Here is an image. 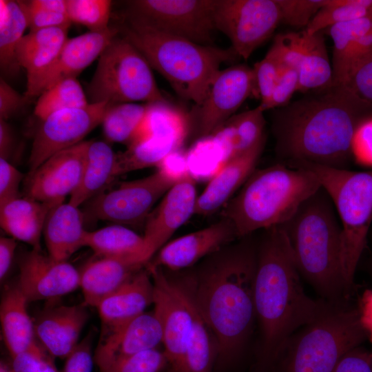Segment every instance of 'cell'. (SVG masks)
I'll use <instances>...</instances> for the list:
<instances>
[{
    "label": "cell",
    "instance_id": "6da1fadb",
    "mask_svg": "<svg viewBox=\"0 0 372 372\" xmlns=\"http://www.w3.org/2000/svg\"><path fill=\"white\" fill-rule=\"evenodd\" d=\"M253 235L225 246L189 269L174 271L217 339L218 370L240 358L256 321L258 240Z\"/></svg>",
    "mask_w": 372,
    "mask_h": 372
},
{
    "label": "cell",
    "instance_id": "7a4b0ae2",
    "mask_svg": "<svg viewBox=\"0 0 372 372\" xmlns=\"http://www.w3.org/2000/svg\"><path fill=\"white\" fill-rule=\"evenodd\" d=\"M273 114L271 131L279 163L349 169L360 127L372 118V103L349 86L331 83Z\"/></svg>",
    "mask_w": 372,
    "mask_h": 372
},
{
    "label": "cell",
    "instance_id": "3957f363",
    "mask_svg": "<svg viewBox=\"0 0 372 372\" xmlns=\"http://www.w3.org/2000/svg\"><path fill=\"white\" fill-rule=\"evenodd\" d=\"M254 300L260 339L251 372H271L289 338L312 322L327 302L306 293L280 225L262 230L258 240Z\"/></svg>",
    "mask_w": 372,
    "mask_h": 372
},
{
    "label": "cell",
    "instance_id": "277c9868",
    "mask_svg": "<svg viewBox=\"0 0 372 372\" xmlns=\"http://www.w3.org/2000/svg\"><path fill=\"white\" fill-rule=\"evenodd\" d=\"M280 226L300 275L320 298L350 300L341 268L342 226L327 192L320 186Z\"/></svg>",
    "mask_w": 372,
    "mask_h": 372
},
{
    "label": "cell",
    "instance_id": "5b68a950",
    "mask_svg": "<svg viewBox=\"0 0 372 372\" xmlns=\"http://www.w3.org/2000/svg\"><path fill=\"white\" fill-rule=\"evenodd\" d=\"M118 34L130 41L173 90L197 107L204 101L220 65L239 57L231 47L198 44L160 31L126 12Z\"/></svg>",
    "mask_w": 372,
    "mask_h": 372
},
{
    "label": "cell",
    "instance_id": "8992f818",
    "mask_svg": "<svg viewBox=\"0 0 372 372\" xmlns=\"http://www.w3.org/2000/svg\"><path fill=\"white\" fill-rule=\"evenodd\" d=\"M320 187L315 176L281 163L255 169L240 191L222 208L238 239L280 225Z\"/></svg>",
    "mask_w": 372,
    "mask_h": 372
},
{
    "label": "cell",
    "instance_id": "52a82bcc",
    "mask_svg": "<svg viewBox=\"0 0 372 372\" xmlns=\"http://www.w3.org/2000/svg\"><path fill=\"white\" fill-rule=\"evenodd\" d=\"M366 340L358 306L351 300L327 301L312 322L289 338L271 372H331L346 353Z\"/></svg>",
    "mask_w": 372,
    "mask_h": 372
},
{
    "label": "cell",
    "instance_id": "ba28073f",
    "mask_svg": "<svg viewBox=\"0 0 372 372\" xmlns=\"http://www.w3.org/2000/svg\"><path fill=\"white\" fill-rule=\"evenodd\" d=\"M291 167L310 171L334 205L342 230V277L347 293L351 297L355 271L372 226V171L357 172L306 163Z\"/></svg>",
    "mask_w": 372,
    "mask_h": 372
},
{
    "label": "cell",
    "instance_id": "9c48e42d",
    "mask_svg": "<svg viewBox=\"0 0 372 372\" xmlns=\"http://www.w3.org/2000/svg\"><path fill=\"white\" fill-rule=\"evenodd\" d=\"M99 58L87 85L90 103L113 105L167 101L157 86L148 61L118 33Z\"/></svg>",
    "mask_w": 372,
    "mask_h": 372
},
{
    "label": "cell",
    "instance_id": "30bf717a",
    "mask_svg": "<svg viewBox=\"0 0 372 372\" xmlns=\"http://www.w3.org/2000/svg\"><path fill=\"white\" fill-rule=\"evenodd\" d=\"M214 21L238 56L247 60L281 23V12L277 0H216Z\"/></svg>",
    "mask_w": 372,
    "mask_h": 372
},
{
    "label": "cell",
    "instance_id": "8fae6325",
    "mask_svg": "<svg viewBox=\"0 0 372 372\" xmlns=\"http://www.w3.org/2000/svg\"><path fill=\"white\" fill-rule=\"evenodd\" d=\"M154 285V313L163 334L164 352L170 366L181 372L194 315L192 302L174 271L146 265Z\"/></svg>",
    "mask_w": 372,
    "mask_h": 372
},
{
    "label": "cell",
    "instance_id": "7c38bea8",
    "mask_svg": "<svg viewBox=\"0 0 372 372\" xmlns=\"http://www.w3.org/2000/svg\"><path fill=\"white\" fill-rule=\"evenodd\" d=\"M216 0H133L127 12L163 32L211 45Z\"/></svg>",
    "mask_w": 372,
    "mask_h": 372
},
{
    "label": "cell",
    "instance_id": "4fadbf2b",
    "mask_svg": "<svg viewBox=\"0 0 372 372\" xmlns=\"http://www.w3.org/2000/svg\"><path fill=\"white\" fill-rule=\"evenodd\" d=\"M178 179L158 169L148 176L123 182L117 188L96 196L88 214L94 219L116 225H138L148 218L155 203Z\"/></svg>",
    "mask_w": 372,
    "mask_h": 372
},
{
    "label": "cell",
    "instance_id": "5bb4252c",
    "mask_svg": "<svg viewBox=\"0 0 372 372\" xmlns=\"http://www.w3.org/2000/svg\"><path fill=\"white\" fill-rule=\"evenodd\" d=\"M110 103H89L56 112L38 128L28 160L30 173L54 154L76 145L101 124Z\"/></svg>",
    "mask_w": 372,
    "mask_h": 372
},
{
    "label": "cell",
    "instance_id": "9a60e30c",
    "mask_svg": "<svg viewBox=\"0 0 372 372\" xmlns=\"http://www.w3.org/2000/svg\"><path fill=\"white\" fill-rule=\"evenodd\" d=\"M256 97L253 69L244 64L220 70L198 106L194 132L201 138L210 136L234 115L249 96Z\"/></svg>",
    "mask_w": 372,
    "mask_h": 372
},
{
    "label": "cell",
    "instance_id": "2e32d148",
    "mask_svg": "<svg viewBox=\"0 0 372 372\" xmlns=\"http://www.w3.org/2000/svg\"><path fill=\"white\" fill-rule=\"evenodd\" d=\"M324 32L312 34L304 29L276 35L271 49L280 63L295 69L299 76L298 92L327 87L332 83L333 71Z\"/></svg>",
    "mask_w": 372,
    "mask_h": 372
},
{
    "label": "cell",
    "instance_id": "e0dca14e",
    "mask_svg": "<svg viewBox=\"0 0 372 372\" xmlns=\"http://www.w3.org/2000/svg\"><path fill=\"white\" fill-rule=\"evenodd\" d=\"M90 142L54 154L30 173L25 196L40 202L63 203L81 182Z\"/></svg>",
    "mask_w": 372,
    "mask_h": 372
},
{
    "label": "cell",
    "instance_id": "ac0fdd59",
    "mask_svg": "<svg viewBox=\"0 0 372 372\" xmlns=\"http://www.w3.org/2000/svg\"><path fill=\"white\" fill-rule=\"evenodd\" d=\"M17 285L28 302L52 299L79 287V271L68 261H56L32 249L19 261Z\"/></svg>",
    "mask_w": 372,
    "mask_h": 372
},
{
    "label": "cell",
    "instance_id": "d6986e66",
    "mask_svg": "<svg viewBox=\"0 0 372 372\" xmlns=\"http://www.w3.org/2000/svg\"><path fill=\"white\" fill-rule=\"evenodd\" d=\"M238 240L231 221L221 217L208 227L167 242L148 264L172 271L185 270Z\"/></svg>",
    "mask_w": 372,
    "mask_h": 372
},
{
    "label": "cell",
    "instance_id": "ffe728a7",
    "mask_svg": "<svg viewBox=\"0 0 372 372\" xmlns=\"http://www.w3.org/2000/svg\"><path fill=\"white\" fill-rule=\"evenodd\" d=\"M195 178L189 172L178 179L146 220L143 238L153 256L195 214L198 199Z\"/></svg>",
    "mask_w": 372,
    "mask_h": 372
},
{
    "label": "cell",
    "instance_id": "44dd1931",
    "mask_svg": "<svg viewBox=\"0 0 372 372\" xmlns=\"http://www.w3.org/2000/svg\"><path fill=\"white\" fill-rule=\"evenodd\" d=\"M161 323L154 311L144 312L114 331L99 337L94 362L99 369L163 344Z\"/></svg>",
    "mask_w": 372,
    "mask_h": 372
},
{
    "label": "cell",
    "instance_id": "7402d4cb",
    "mask_svg": "<svg viewBox=\"0 0 372 372\" xmlns=\"http://www.w3.org/2000/svg\"><path fill=\"white\" fill-rule=\"evenodd\" d=\"M118 33L116 27L110 26L103 31H89L68 39L53 65L37 85L32 99L63 79L76 78L101 56Z\"/></svg>",
    "mask_w": 372,
    "mask_h": 372
},
{
    "label": "cell",
    "instance_id": "603a6c76",
    "mask_svg": "<svg viewBox=\"0 0 372 372\" xmlns=\"http://www.w3.org/2000/svg\"><path fill=\"white\" fill-rule=\"evenodd\" d=\"M88 318L84 303L47 307L34 322L36 337L52 357L66 358L78 344Z\"/></svg>",
    "mask_w": 372,
    "mask_h": 372
},
{
    "label": "cell",
    "instance_id": "cb8c5ba5",
    "mask_svg": "<svg viewBox=\"0 0 372 372\" xmlns=\"http://www.w3.org/2000/svg\"><path fill=\"white\" fill-rule=\"evenodd\" d=\"M154 285L146 266L96 307L101 321L100 336L120 328L153 304Z\"/></svg>",
    "mask_w": 372,
    "mask_h": 372
},
{
    "label": "cell",
    "instance_id": "d4e9b609",
    "mask_svg": "<svg viewBox=\"0 0 372 372\" xmlns=\"http://www.w3.org/2000/svg\"><path fill=\"white\" fill-rule=\"evenodd\" d=\"M265 141L266 136L252 148L220 167L198 196L195 214L207 216L223 207L256 169Z\"/></svg>",
    "mask_w": 372,
    "mask_h": 372
},
{
    "label": "cell",
    "instance_id": "484cf974",
    "mask_svg": "<svg viewBox=\"0 0 372 372\" xmlns=\"http://www.w3.org/2000/svg\"><path fill=\"white\" fill-rule=\"evenodd\" d=\"M69 28H54L30 31L19 42L16 59L27 73L25 101L32 99L40 80L48 72L67 41Z\"/></svg>",
    "mask_w": 372,
    "mask_h": 372
},
{
    "label": "cell",
    "instance_id": "4316f807",
    "mask_svg": "<svg viewBox=\"0 0 372 372\" xmlns=\"http://www.w3.org/2000/svg\"><path fill=\"white\" fill-rule=\"evenodd\" d=\"M147 264L135 260L105 257L88 261L79 270L84 304L96 307Z\"/></svg>",
    "mask_w": 372,
    "mask_h": 372
},
{
    "label": "cell",
    "instance_id": "83f0119b",
    "mask_svg": "<svg viewBox=\"0 0 372 372\" xmlns=\"http://www.w3.org/2000/svg\"><path fill=\"white\" fill-rule=\"evenodd\" d=\"M84 215L79 207L60 203L50 209L45 221L43 234L48 255L56 261H67L77 250L85 247L87 231Z\"/></svg>",
    "mask_w": 372,
    "mask_h": 372
},
{
    "label": "cell",
    "instance_id": "f1b7e54d",
    "mask_svg": "<svg viewBox=\"0 0 372 372\" xmlns=\"http://www.w3.org/2000/svg\"><path fill=\"white\" fill-rule=\"evenodd\" d=\"M59 204L26 196L18 198L0 207L1 227L15 240L41 251V238L45 219L50 209Z\"/></svg>",
    "mask_w": 372,
    "mask_h": 372
},
{
    "label": "cell",
    "instance_id": "f546056e",
    "mask_svg": "<svg viewBox=\"0 0 372 372\" xmlns=\"http://www.w3.org/2000/svg\"><path fill=\"white\" fill-rule=\"evenodd\" d=\"M27 303L17 285L8 287L1 298V333L11 358L39 345L36 341L34 322L27 311Z\"/></svg>",
    "mask_w": 372,
    "mask_h": 372
},
{
    "label": "cell",
    "instance_id": "4dcf8cb0",
    "mask_svg": "<svg viewBox=\"0 0 372 372\" xmlns=\"http://www.w3.org/2000/svg\"><path fill=\"white\" fill-rule=\"evenodd\" d=\"M117 154L105 141H90L81 182L70 195L76 207L95 197L116 176Z\"/></svg>",
    "mask_w": 372,
    "mask_h": 372
},
{
    "label": "cell",
    "instance_id": "1f68e13d",
    "mask_svg": "<svg viewBox=\"0 0 372 372\" xmlns=\"http://www.w3.org/2000/svg\"><path fill=\"white\" fill-rule=\"evenodd\" d=\"M85 247L92 249L96 257L135 260L147 263L152 258L143 236L121 225L87 231Z\"/></svg>",
    "mask_w": 372,
    "mask_h": 372
},
{
    "label": "cell",
    "instance_id": "d6a6232c",
    "mask_svg": "<svg viewBox=\"0 0 372 372\" xmlns=\"http://www.w3.org/2000/svg\"><path fill=\"white\" fill-rule=\"evenodd\" d=\"M27 28V17L21 1L0 0V65L8 74H14L20 68L16 50Z\"/></svg>",
    "mask_w": 372,
    "mask_h": 372
},
{
    "label": "cell",
    "instance_id": "836d02e7",
    "mask_svg": "<svg viewBox=\"0 0 372 372\" xmlns=\"http://www.w3.org/2000/svg\"><path fill=\"white\" fill-rule=\"evenodd\" d=\"M190 301L194 321L183 357L181 372H212L218 357V341L210 327Z\"/></svg>",
    "mask_w": 372,
    "mask_h": 372
},
{
    "label": "cell",
    "instance_id": "e575fe53",
    "mask_svg": "<svg viewBox=\"0 0 372 372\" xmlns=\"http://www.w3.org/2000/svg\"><path fill=\"white\" fill-rule=\"evenodd\" d=\"M147 108V103L110 104L101 125L107 141L128 147L134 139Z\"/></svg>",
    "mask_w": 372,
    "mask_h": 372
},
{
    "label": "cell",
    "instance_id": "d590c367",
    "mask_svg": "<svg viewBox=\"0 0 372 372\" xmlns=\"http://www.w3.org/2000/svg\"><path fill=\"white\" fill-rule=\"evenodd\" d=\"M372 17V0H328L304 29L312 34L338 23Z\"/></svg>",
    "mask_w": 372,
    "mask_h": 372
},
{
    "label": "cell",
    "instance_id": "8d00e7d4",
    "mask_svg": "<svg viewBox=\"0 0 372 372\" xmlns=\"http://www.w3.org/2000/svg\"><path fill=\"white\" fill-rule=\"evenodd\" d=\"M89 103L77 79L68 78L57 82L37 98L34 113L43 121L56 112Z\"/></svg>",
    "mask_w": 372,
    "mask_h": 372
},
{
    "label": "cell",
    "instance_id": "74e56055",
    "mask_svg": "<svg viewBox=\"0 0 372 372\" xmlns=\"http://www.w3.org/2000/svg\"><path fill=\"white\" fill-rule=\"evenodd\" d=\"M358 20L333 25L323 30L333 40L332 83L348 85L351 74L352 42Z\"/></svg>",
    "mask_w": 372,
    "mask_h": 372
},
{
    "label": "cell",
    "instance_id": "f35d334b",
    "mask_svg": "<svg viewBox=\"0 0 372 372\" xmlns=\"http://www.w3.org/2000/svg\"><path fill=\"white\" fill-rule=\"evenodd\" d=\"M263 113L257 106L252 110L234 114L227 121L234 132L235 149L232 158L246 152L265 136Z\"/></svg>",
    "mask_w": 372,
    "mask_h": 372
},
{
    "label": "cell",
    "instance_id": "ab89813d",
    "mask_svg": "<svg viewBox=\"0 0 372 372\" xmlns=\"http://www.w3.org/2000/svg\"><path fill=\"white\" fill-rule=\"evenodd\" d=\"M111 6L110 0H66L67 15L70 21L83 25L91 32L110 28Z\"/></svg>",
    "mask_w": 372,
    "mask_h": 372
},
{
    "label": "cell",
    "instance_id": "60d3db41",
    "mask_svg": "<svg viewBox=\"0 0 372 372\" xmlns=\"http://www.w3.org/2000/svg\"><path fill=\"white\" fill-rule=\"evenodd\" d=\"M169 366L164 351L157 348L116 361L99 372H164Z\"/></svg>",
    "mask_w": 372,
    "mask_h": 372
},
{
    "label": "cell",
    "instance_id": "b9f144b4",
    "mask_svg": "<svg viewBox=\"0 0 372 372\" xmlns=\"http://www.w3.org/2000/svg\"><path fill=\"white\" fill-rule=\"evenodd\" d=\"M256 97L260 99V105L265 103L270 98L279 78L281 65L270 48L265 57L252 68Z\"/></svg>",
    "mask_w": 372,
    "mask_h": 372
},
{
    "label": "cell",
    "instance_id": "7bdbcfd3",
    "mask_svg": "<svg viewBox=\"0 0 372 372\" xmlns=\"http://www.w3.org/2000/svg\"><path fill=\"white\" fill-rule=\"evenodd\" d=\"M281 23L295 28L308 25L312 18L328 0H277Z\"/></svg>",
    "mask_w": 372,
    "mask_h": 372
},
{
    "label": "cell",
    "instance_id": "ee69618b",
    "mask_svg": "<svg viewBox=\"0 0 372 372\" xmlns=\"http://www.w3.org/2000/svg\"><path fill=\"white\" fill-rule=\"evenodd\" d=\"M13 372H62L57 369L52 356L41 346L11 358Z\"/></svg>",
    "mask_w": 372,
    "mask_h": 372
},
{
    "label": "cell",
    "instance_id": "f6af8a7d",
    "mask_svg": "<svg viewBox=\"0 0 372 372\" xmlns=\"http://www.w3.org/2000/svg\"><path fill=\"white\" fill-rule=\"evenodd\" d=\"M299 76L291 68L281 65L279 78L269 99L264 104L258 105L263 111L281 107L289 103L293 94L298 92Z\"/></svg>",
    "mask_w": 372,
    "mask_h": 372
},
{
    "label": "cell",
    "instance_id": "bcb514c9",
    "mask_svg": "<svg viewBox=\"0 0 372 372\" xmlns=\"http://www.w3.org/2000/svg\"><path fill=\"white\" fill-rule=\"evenodd\" d=\"M21 1L30 31L54 28H70L72 22L66 14L35 7L29 1Z\"/></svg>",
    "mask_w": 372,
    "mask_h": 372
},
{
    "label": "cell",
    "instance_id": "7dc6e473",
    "mask_svg": "<svg viewBox=\"0 0 372 372\" xmlns=\"http://www.w3.org/2000/svg\"><path fill=\"white\" fill-rule=\"evenodd\" d=\"M92 340L93 334L90 332L65 358L62 372H92L94 361Z\"/></svg>",
    "mask_w": 372,
    "mask_h": 372
},
{
    "label": "cell",
    "instance_id": "c3c4849f",
    "mask_svg": "<svg viewBox=\"0 0 372 372\" xmlns=\"http://www.w3.org/2000/svg\"><path fill=\"white\" fill-rule=\"evenodd\" d=\"M23 174L10 162L0 158V207L19 197Z\"/></svg>",
    "mask_w": 372,
    "mask_h": 372
},
{
    "label": "cell",
    "instance_id": "681fc988",
    "mask_svg": "<svg viewBox=\"0 0 372 372\" xmlns=\"http://www.w3.org/2000/svg\"><path fill=\"white\" fill-rule=\"evenodd\" d=\"M347 85L372 103V51L353 69Z\"/></svg>",
    "mask_w": 372,
    "mask_h": 372
},
{
    "label": "cell",
    "instance_id": "f907efd6",
    "mask_svg": "<svg viewBox=\"0 0 372 372\" xmlns=\"http://www.w3.org/2000/svg\"><path fill=\"white\" fill-rule=\"evenodd\" d=\"M331 372H372V348L362 345L346 353Z\"/></svg>",
    "mask_w": 372,
    "mask_h": 372
},
{
    "label": "cell",
    "instance_id": "816d5d0a",
    "mask_svg": "<svg viewBox=\"0 0 372 372\" xmlns=\"http://www.w3.org/2000/svg\"><path fill=\"white\" fill-rule=\"evenodd\" d=\"M21 96L3 79H0V119L8 120L17 113L25 102Z\"/></svg>",
    "mask_w": 372,
    "mask_h": 372
},
{
    "label": "cell",
    "instance_id": "f5cc1de1",
    "mask_svg": "<svg viewBox=\"0 0 372 372\" xmlns=\"http://www.w3.org/2000/svg\"><path fill=\"white\" fill-rule=\"evenodd\" d=\"M361 324L372 344V289L366 290L358 304Z\"/></svg>",
    "mask_w": 372,
    "mask_h": 372
},
{
    "label": "cell",
    "instance_id": "db71d44e",
    "mask_svg": "<svg viewBox=\"0 0 372 372\" xmlns=\"http://www.w3.org/2000/svg\"><path fill=\"white\" fill-rule=\"evenodd\" d=\"M17 248L16 240L12 237L0 238V279L2 280L8 272Z\"/></svg>",
    "mask_w": 372,
    "mask_h": 372
},
{
    "label": "cell",
    "instance_id": "11a10c76",
    "mask_svg": "<svg viewBox=\"0 0 372 372\" xmlns=\"http://www.w3.org/2000/svg\"><path fill=\"white\" fill-rule=\"evenodd\" d=\"M15 138L7 121L0 119V158L9 162L13 155Z\"/></svg>",
    "mask_w": 372,
    "mask_h": 372
},
{
    "label": "cell",
    "instance_id": "9f6ffc18",
    "mask_svg": "<svg viewBox=\"0 0 372 372\" xmlns=\"http://www.w3.org/2000/svg\"><path fill=\"white\" fill-rule=\"evenodd\" d=\"M34 6L67 14L66 0H31Z\"/></svg>",
    "mask_w": 372,
    "mask_h": 372
},
{
    "label": "cell",
    "instance_id": "6f0895ef",
    "mask_svg": "<svg viewBox=\"0 0 372 372\" xmlns=\"http://www.w3.org/2000/svg\"><path fill=\"white\" fill-rule=\"evenodd\" d=\"M370 241V247H371V255H370V260H369V269L372 274V226L371 227L369 236H368V242Z\"/></svg>",
    "mask_w": 372,
    "mask_h": 372
},
{
    "label": "cell",
    "instance_id": "680465c9",
    "mask_svg": "<svg viewBox=\"0 0 372 372\" xmlns=\"http://www.w3.org/2000/svg\"><path fill=\"white\" fill-rule=\"evenodd\" d=\"M0 372H13V371L10 366V364L8 365L5 362H1L0 364Z\"/></svg>",
    "mask_w": 372,
    "mask_h": 372
},
{
    "label": "cell",
    "instance_id": "91938a15",
    "mask_svg": "<svg viewBox=\"0 0 372 372\" xmlns=\"http://www.w3.org/2000/svg\"><path fill=\"white\" fill-rule=\"evenodd\" d=\"M164 372H179L174 368L169 366L167 370H165Z\"/></svg>",
    "mask_w": 372,
    "mask_h": 372
}]
</instances>
